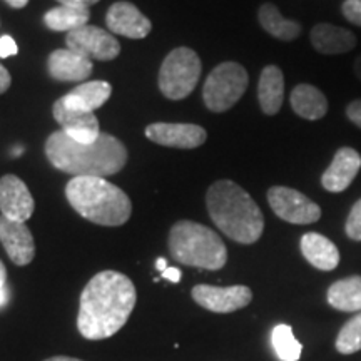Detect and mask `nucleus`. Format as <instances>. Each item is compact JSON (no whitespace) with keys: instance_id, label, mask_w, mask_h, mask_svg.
<instances>
[{"instance_id":"nucleus-1","label":"nucleus","mask_w":361,"mask_h":361,"mask_svg":"<svg viewBox=\"0 0 361 361\" xmlns=\"http://www.w3.org/2000/svg\"><path fill=\"white\" fill-rule=\"evenodd\" d=\"M137 293L130 279L117 271H101L85 284L78 314L79 333L85 340H106L128 323Z\"/></svg>"},{"instance_id":"nucleus-2","label":"nucleus","mask_w":361,"mask_h":361,"mask_svg":"<svg viewBox=\"0 0 361 361\" xmlns=\"http://www.w3.org/2000/svg\"><path fill=\"white\" fill-rule=\"evenodd\" d=\"M45 156L54 168L74 178H107L124 168L128 149L111 134L101 133L96 141L79 142L57 130L45 141Z\"/></svg>"},{"instance_id":"nucleus-3","label":"nucleus","mask_w":361,"mask_h":361,"mask_svg":"<svg viewBox=\"0 0 361 361\" xmlns=\"http://www.w3.org/2000/svg\"><path fill=\"white\" fill-rule=\"evenodd\" d=\"M206 206L213 223L233 241L252 245L264 231L259 206L233 180H216L206 192Z\"/></svg>"},{"instance_id":"nucleus-4","label":"nucleus","mask_w":361,"mask_h":361,"mask_svg":"<svg viewBox=\"0 0 361 361\" xmlns=\"http://www.w3.org/2000/svg\"><path fill=\"white\" fill-rule=\"evenodd\" d=\"M66 196L75 213L99 226H123L133 214L128 194L104 178H72Z\"/></svg>"},{"instance_id":"nucleus-5","label":"nucleus","mask_w":361,"mask_h":361,"mask_svg":"<svg viewBox=\"0 0 361 361\" xmlns=\"http://www.w3.org/2000/svg\"><path fill=\"white\" fill-rule=\"evenodd\" d=\"M173 259L186 266L218 271L228 261V250L218 233L194 221H178L169 233Z\"/></svg>"},{"instance_id":"nucleus-6","label":"nucleus","mask_w":361,"mask_h":361,"mask_svg":"<svg viewBox=\"0 0 361 361\" xmlns=\"http://www.w3.org/2000/svg\"><path fill=\"white\" fill-rule=\"evenodd\" d=\"M202 66L192 49L178 47L166 56L159 69V89L171 101H180L196 89Z\"/></svg>"},{"instance_id":"nucleus-7","label":"nucleus","mask_w":361,"mask_h":361,"mask_svg":"<svg viewBox=\"0 0 361 361\" xmlns=\"http://www.w3.org/2000/svg\"><path fill=\"white\" fill-rule=\"evenodd\" d=\"M247 82V72L238 62H223L214 67L202 87L206 107L213 112L229 111L246 92Z\"/></svg>"},{"instance_id":"nucleus-8","label":"nucleus","mask_w":361,"mask_h":361,"mask_svg":"<svg viewBox=\"0 0 361 361\" xmlns=\"http://www.w3.org/2000/svg\"><path fill=\"white\" fill-rule=\"evenodd\" d=\"M273 213L291 224H311L322 218V207L293 188L274 186L268 191Z\"/></svg>"},{"instance_id":"nucleus-9","label":"nucleus","mask_w":361,"mask_h":361,"mask_svg":"<svg viewBox=\"0 0 361 361\" xmlns=\"http://www.w3.org/2000/svg\"><path fill=\"white\" fill-rule=\"evenodd\" d=\"M67 49L89 61H114L121 54V44L114 35L96 25H84L66 37Z\"/></svg>"},{"instance_id":"nucleus-10","label":"nucleus","mask_w":361,"mask_h":361,"mask_svg":"<svg viewBox=\"0 0 361 361\" xmlns=\"http://www.w3.org/2000/svg\"><path fill=\"white\" fill-rule=\"evenodd\" d=\"M192 300L204 310L213 313H233V311L246 308L252 300V291L247 286H211V284H197L191 291Z\"/></svg>"},{"instance_id":"nucleus-11","label":"nucleus","mask_w":361,"mask_h":361,"mask_svg":"<svg viewBox=\"0 0 361 361\" xmlns=\"http://www.w3.org/2000/svg\"><path fill=\"white\" fill-rule=\"evenodd\" d=\"M146 137L149 141L159 144V146L176 149H196L206 142L207 133L204 128L196 124L156 123L147 126Z\"/></svg>"},{"instance_id":"nucleus-12","label":"nucleus","mask_w":361,"mask_h":361,"mask_svg":"<svg viewBox=\"0 0 361 361\" xmlns=\"http://www.w3.org/2000/svg\"><path fill=\"white\" fill-rule=\"evenodd\" d=\"M0 243L13 264L27 266L35 256L32 233L22 221H12L0 216Z\"/></svg>"},{"instance_id":"nucleus-13","label":"nucleus","mask_w":361,"mask_h":361,"mask_svg":"<svg viewBox=\"0 0 361 361\" xmlns=\"http://www.w3.org/2000/svg\"><path fill=\"white\" fill-rule=\"evenodd\" d=\"M34 197L20 178L7 174L0 179V211L12 221L25 223L34 213Z\"/></svg>"},{"instance_id":"nucleus-14","label":"nucleus","mask_w":361,"mask_h":361,"mask_svg":"<svg viewBox=\"0 0 361 361\" xmlns=\"http://www.w3.org/2000/svg\"><path fill=\"white\" fill-rule=\"evenodd\" d=\"M54 119L61 126L67 135L79 142H92L101 135L99 130V121L94 112L79 111L67 107L62 99H59L52 107Z\"/></svg>"},{"instance_id":"nucleus-15","label":"nucleus","mask_w":361,"mask_h":361,"mask_svg":"<svg viewBox=\"0 0 361 361\" xmlns=\"http://www.w3.org/2000/svg\"><path fill=\"white\" fill-rule=\"evenodd\" d=\"M106 24L112 34L129 39H144L151 32L152 24L144 13L130 2H116L107 11Z\"/></svg>"},{"instance_id":"nucleus-16","label":"nucleus","mask_w":361,"mask_h":361,"mask_svg":"<svg viewBox=\"0 0 361 361\" xmlns=\"http://www.w3.org/2000/svg\"><path fill=\"white\" fill-rule=\"evenodd\" d=\"M361 169V156L353 147L338 149L331 164L322 176L323 188L329 192H343L350 188Z\"/></svg>"},{"instance_id":"nucleus-17","label":"nucleus","mask_w":361,"mask_h":361,"mask_svg":"<svg viewBox=\"0 0 361 361\" xmlns=\"http://www.w3.org/2000/svg\"><path fill=\"white\" fill-rule=\"evenodd\" d=\"M47 71L52 79L61 82H80L92 72V61L71 49H59L49 56Z\"/></svg>"},{"instance_id":"nucleus-18","label":"nucleus","mask_w":361,"mask_h":361,"mask_svg":"<svg viewBox=\"0 0 361 361\" xmlns=\"http://www.w3.org/2000/svg\"><path fill=\"white\" fill-rule=\"evenodd\" d=\"M311 44L314 51L326 56L350 52L356 45V35L350 30L331 24H318L311 29Z\"/></svg>"},{"instance_id":"nucleus-19","label":"nucleus","mask_w":361,"mask_h":361,"mask_svg":"<svg viewBox=\"0 0 361 361\" xmlns=\"http://www.w3.org/2000/svg\"><path fill=\"white\" fill-rule=\"evenodd\" d=\"M301 252L316 269L333 271L340 264V251L326 236L318 233H306L301 238Z\"/></svg>"},{"instance_id":"nucleus-20","label":"nucleus","mask_w":361,"mask_h":361,"mask_svg":"<svg viewBox=\"0 0 361 361\" xmlns=\"http://www.w3.org/2000/svg\"><path fill=\"white\" fill-rule=\"evenodd\" d=\"M111 94L112 87L109 82H106V80H90V82L78 85L61 99L67 107H72V109L94 112L109 101Z\"/></svg>"},{"instance_id":"nucleus-21","label":"nucleus","mask_w":361,"mask_h":361,"mask_svg":"<svg viewBox=\"0 0 361 361\" xmlns=\"http://www.w3.org/2000/svg\"><path fill=\"white\" fill-rule=\"evenodd\" d=\"M258 99L266 116L278 114L284 101V75L279 67H264L258 82Z\"/></svg>"},{"instance_id":"nucleus-22","label":"nucleus","mask_w":361,"mask_h":361,"mask_svg":"<svg viewBox=\"0 0 361 361\" xmlns=\"http://www.w3.org/2000/svg\"><path fill=\"white\" fill-rule=\"evenodd\" d=\"M291 107L306 121L323 119L328 112V99L318 87L300 84L291 92Z\"/></svg>"},{"instance_id":"nucleus-23","label":"nucleus","mask_w":361,"mask_h":361,"mask_svg":"<svg viewBox=\"0 0 361 361\" xmlns=\"http://www.w3.org/2000/svg\"><path fill=\"white\" fill-rule=\"evenodd\" d=\"M328 303L338 311H361V276H350L333 283L328 290Z\"/></svg>"},{"instance_id":"nucleus-24","label":"nucleus","mask_w":361,"mask_h":361,"mask_svg":"<svg viewBox=\"0 0 361 361\" xmlns=\"http://www.w3.org/2000/svg\"><path fill=\"white\" fill-rule=\"evenodd\" d=\"M258 19L266 32L279 40H284V42L295 40L301 34V25L296 20L284 19L278 7L273 6V4H263L259 7Z\"/></svg>"},{"instance_id":"nucleus-25","label":"nucleus","mask_w":361,"mask_h":361,"mask_svg":"<svg viewBox=\"0 0 361 361\" xmlns=\"http://www.w3.org/2000/svg\"><path fill=\"white\" fill-rule=\"evenodd\" d=\"M90 19L89 8L59 6L54 7L44 16V22L54 32H72L80 27L87 25Z\"/></svg>"},{"instance_id":"nucleus-26","label":"nucleus","mask_w":361,"mask_h":361,"mask_svg":"<svg viewBox=\"0 0 361 361\" xmlns=\"http://www.w3.org/2000/svg\"><path fill=\"white\" fill-rule=\"evenodd\" d=\"M274 353L281 361H298L303 353V345L295 338L290 324H278L271 333Z\"/></svg>"},{"instance_id":"nucleus-27","label":"nucleus","mask_w":361,"mask_h":361,"mask_svg":"<svg viewBox=\"0 0 361 361\" xmlns=\"http://www.w3.org/2000/svg\"><path fill=\"white\" fill-rule=\"evenodd\" d=\"M336 350L343 355H351L361 350V311L341 328L336 338Z\"/></svg>"},{"instance_id":"nucleus-28","label":"nucleus","mask_w":361,"mask_h":361,"mask_svg":"<svg viewBox=\"0 0 361 361\" xmlns=\"http://www.w3.org/2000/svg\"><path fill=\"white\" fill-rule=\"evenodd\" d=\"M345 229L350 239H353V241H361V200L356 201L355 206L351 207Z\"/></svg>"},{"instance_id":"nucleus-29","label":"nucleus","mask_w":361,"mask_h":361,"mask_svg":"<svg viewBox=\"0 0 361 361\" xmlns=\"http://www.w3.org/2000/svg\"><path fill=\"white\" fill-rule=\"evenodd\" d=\"M343 16L351 24L361 27V0H345L341 6Z\"/></svg>"},{"instance_id":"nucleus-30","label":"nucleus","mask_w":361,"mask_h":361,"mask_svg":"<svg viewBox=\"0 0 361 361\" xmlns=\"http://www.w3.org/2000/svg\"><path fill=\"white\" fill-rule=\"evenodd\" d=\"M17 52H19V49H17L16 40L11 35H2L0 37V57L7 59L11 56H16Z\"/></svg>"},{"instance_id":"nucleus-31","label":"nucleus","mask_w":361,"mask_h":361,"mask_svg":"<svg viewBox=\"0 0 361 361\" xmlns=\"http://www.w3.org/2000/svg\"><path fill=\"white\" fill-rule=\"evenodd\" d=\"M8 298H11V291H8L7 284V269L0 261V308L8 303Z\"/></svg>"},{"instance_id":"nucleus-32","label":"nucleus","mask_w":361,"mask_h":361,"mask_svg":"<svg viewBox=\"0 0 361 361\" xmlns=\"http://www.w3.org/2000/svg\"><path fill=\"white\" fill-rule=\"evenodd\" d=\"M346 116H348L351 123L361 129V99L350 102V106L346 107Z\"/></svg>"},{"instance_id":"nucleus-33","label":"nucleus","mask_w":361,"mask_h":361,"mask_svg":"<svg viewBox=\"0 0 361 361\" xmlns=\"http://www.w3.org/2000/svg\"><path fill=\"white\" fill-rule=\"evenodd\" d=\"M11 84H12L11 74H8V71L6 69V67L0 64V94L6 92V90L11 87Z\"/></svg>"},{"instance_id":"nucleus-34","label":"nucleus","mask_w":361,"mask_h":361,"mask_svg":"<svg viewBox=\"0 0 361 361\" xmlns=\"http://www.w3.org/2000/svg\"><path fill=\"white\" fill-rule=\"evenodd\" d=\"M57 2H61V6L89 8L90 6H94V4H97L99 0H57Z\"/></svg>"},{"instance_id":"nucleus-35","label":"nucleus","mask_w":361,"mask_h":361,"mask_svg":"<svg viewBox=\"0 0 361 361\" xmlns=\"http://www.w3.org/2000/svg\"><path fill=\"white\" fill-rule=\"evenodd\" d=\"M161 274H162V278L168 279V281H171V283H179L180 276H183V274H180V269L171 268V266L166 271H162Z\"/></svg>"},{"instance_id":"nucleus-36","label":"nucleus","mask_w":361,"mask_h":361,"mask_svg":"<svg viewBox=\"0 0 361 361\" xmlns=\"http://www.w3.org/2000/svg\"><path fill=\"white\" fill-rule=\"evenodd\" d=\"M6 2L11 6L12 8H22L29 4V0H6Z\"/></svg>"},{"instance_id":"nucleus-37","label":"nucleus","mask_w":361,"mask_h":361,"mask_svg":"<svg viewBox=\"0 0 361 361\" xmlns=\"http://www.w3.org/2000/svg\"><path fill=\"white\" fill-rule=\"evenodd\" d=\"M168 268H169V266H168V261H166L164 258H159V259L156 261V269H157V271H161V273H162V271L168 269Z\"/></svg>"},{"instance_id":"nucleus-38","label":"nucleus","mask_w":361,"mask_h":361,"mask_svg":"<svg viewBox=\"0 0 361 361\" xmlns=\"http://www.w3.org/2000/svg\"><path fill=\"white\" fill-rule=\"evenodd\" d=\"M44 361H82L78 358H71V356H52V358H47Z\"/></svg>"},{"instance_id":"nucleus-39","label":"nucleus","mask_w":361,"mask_h":361,"mask_svg":"<svg viewBox=\"0 0 361 361\" xmlns=\"http://www.w3.org/2000/svg\"><path fill=\"white\" fill-rule=\"evenodd\" d=\"M355 74H356V78L361 80V56L355 61Z\"/></svg>"},{"instance_id":"nucleus-40","label":"nucleus","mask_w":361,"mask_h":361,"mask_svg":"<svg viewBox=\"0 0 361 361\" xmlns=\"http://www.w3.org/2000/svg\"><path fill=\"white\" fill-rule=\"evenodd\" d=\"M20 152H24V147H16V149H13V156H19Z\"/></svg>"}]
</instances>
